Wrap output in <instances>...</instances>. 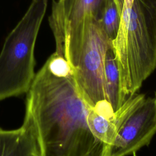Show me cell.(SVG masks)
<instances>
[{
  "instance_id": "obj_1",
  "label": "cell",
  "mask_w": 156,
  "mask_h": 156,
  "mask_svg": "<svg viewBox=\"0 0 156 156\" xmlns=\"http://www.w3.org/2000/svg\"><path fill=\"white\" fill-rule=\"evenodd\" d=\"M91 108L82 98L73 71L55 51L35 74L27 92V113L41 156H108L88 123Z\"/></svg>"
},
{
  "instance_id": "obj_2",
  "label": "cell",
  "mask_w": 156,
  "mask_h": 156,
  "mask_svg": "<svg viewBox=\"0 0 156 156\" xmlns=\"http://www.w3.org/2000/svg\"><path fill=\"white\" fill-rule=\"evenodd\" d=\"M120 24L112 48L128 98L156 69V0H115Z\"/></svg>"
},
{
  "instance_id": "obj_3",
  "label": "cell",
  "mask_w": 156,
  "mask_h": 156,
  "mask_svg": "<svg viewBox=\"0 0 156 156\" xmlns=\"http://www.w3.org/2000/svg\"><path fill=\"white\" fill-rule=\"evenodd\" d=\"M49 0H31L0 52V101L27 93L35 76L34 49Z\"/></svg>"
},
{
  "instance_id": "obj_4",
  "label": "cell",
  "mask_w": 156,
  "mask_h": 156,
  "mask_svg": "<svg viewBox=\"0 0 156 156\" xmlns=\"http://www.w3.org/2000/svg\"><path fill=\"white\" fill-rule=\"evenodd\" d=\"M111 46L112 42L100 27L97 18L89 15L85 18L80 41L65 57L85 101L91 108L108 118L114 112L105 101L104 62L106 53Z\"/></svg>"
},
{
  "instance_id": "obj_5",
  "label": "cell",
  "mask_w": 156,
  "mask_h": 156,
  "mask_svg": "<svg viewBox=\"0 0 156 156\" xmlns=\"http://www.w3.org/2000/svg\"><path fill=\"white\" fill-rule=\"evenodd\" d=\"M118 129L109 156H127L148 145L156 133V98L136 93L115 112Z\"/></svg>"
},
{
  "instance_id": "obj_6",
  "label": "cell",
  "mask_w": 156,
  "mask_h": 156,
  "mask_svg": "<svg viewBox=\"0 0 156 156\" xmlns=\"http://www.w3.org/2000/svg\"><path fill=\"white\" fill-rule=\"evenodd\" d=\"M105 0H53L49 24L55 41V51L62 54L72 51L81 35L87 15L97 19Z\"/></svg>"
},
{
  "instance_id": "obj_7",
  "label": "cell",
  "mask_w": 156,
  "mask_h": 156,
  "mask_svg": "<svg viewBox=\"0 0 156 156\" xmlns=\"http://www.w3.org/2000/svg\"><path fill=\"white\" fill-rule=\"evenodd\" d=\"M0 156H41L32 122L27 113L20 128L11 130L0 128Z\"/></svg>"
},
{
  "instance_id": "obj_8",
  "label": "cell",
  "mask_w": 156,
  "mask_h": 156,
  "mask_svg": "<svg viewBox=\"0 0 156 156\" xmlns=\"http://www.w3.org/2000/svg\"><path fill=\"white\" fill-rule=\"evenodd\" d=\"M104 91L105 101L115 112L126 101V96L115 55L112 46L108 49L104 62Z\"/></svg>"
},
{
  "instance_id": "obj_9",
  "label": "cell",
  "mask_w": 156,
  "mask_h": 156,
  "mask_svg": "<svg viewBox=\"0 0 156 156\" xmlns=\"http://www.w3.org/2000/svg\"><path fill=\"white\" fill-rule=\"evenodd\" d=\"M88 121L92 132L104 144L109 156L110 147L117 132V126L113 115L109 118L91 108Z\"/></svg>"
},
{
  "instance_id": "obj_10",
  "label": "cell",
  "mask_w": 156,
  "mask_h": 156,
  "mask_svg": "<svg viewBox=\"0 0 156 156\" xmlns=\"http://www.w3.org/2000/svg\"><path fill=\"white\" fill-rule=\"evenodd\" d=\"M98 22L108 39L112 42L116 37L120 24V16L115 0H105Z\"/></svg>"
},
{
  "instance_id": "obj_11",
  "label": "cell",
  "mask_w": 156,
  "mask_h": 156,
  "mask_svg": "<svg viewBox=\"0 0 156 156\" xmlns=\"http://www.w3.org/2000/svg\"><path fill=\"white\" fill-rule=\"evenodd\" d=\"M155 98H156V92H155Z\"/></svg>"
}]
</instances>
